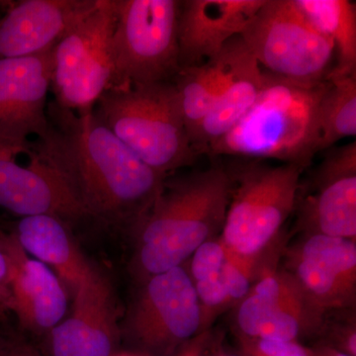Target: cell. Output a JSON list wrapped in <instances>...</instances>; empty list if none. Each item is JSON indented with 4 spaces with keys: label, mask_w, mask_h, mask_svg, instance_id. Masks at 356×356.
Returning <instances> with one entry per match:
<instances>
[{
    "label": "cell",
    "mask_w": 356,
    "mask_h": 356,
    "mask_svg": "<svg viewBox=\"0 0 356 356\" xmlns=\"http://www.w3.org/2000/svg\"><path fill=\"white\" fill-rule=\"evenodd\" d=\"M48 118L50 130L42 144L88 216L137 224L166 177L136 156L92 110L77 113L53 102Z\"/></svg>",
    "instance_id": "6da1fadb"
},
{
    "label": "cell",
    "mask_w": 356,
    "mask_h": 356,
    "mask_svg": "<svg viewBox=\"0 0 356 356\" xmlns=\"http://www.w3.org/2000/svg\"><path fill=\"white\" fill-rule=\"evenodd\" d=\"M231 186L222 166L165 178L153 205L135 225V267L143 281L184 266L200 245L221 234Z\"/></svg>",
    "instance_id": "7a4b0ae2"
},
{
    "label": "cell",
    "mask_w": 356,
    "mask_h": 356,
    "mask_svg": "<svg viewBox=\"0 0 356 356\" xmlns=\"http://www.w3.org/2000/svg\"><path fill=\"white\" fill-rule=\"evenodd\" d=\"M262 72L254 106L206 154L275 159L307 168L321 152L318 108L329 79L302 83Z\"/></svg>",
    "instance_id": "3957f363"
},
{
    "label": "cell",
    "mask_w": 356,
    "mask_h": 356,
    "mask_svg": "<svg viewBox=\"0 0 356 356\" xmlns=\"http://www.w3.org/2000/svg\"><path fill=\"white\" fill-rule=\"evenodd\" d=\"M93 114L136 156L166 177L195 161L175 83L163 81L110 88Z\"/></svg>",
    "instance_id": "277c9868"
},
{
    "label": "cell",
    "mask_w": 356,
    "mask_h": 356,
    "mask_svg": "<svg viewBox=\"0 0 356 356\" xmlns=\"http://www.w3.org/2000/svg\"><path fill=\"white\" fill-rule=\"evenodd\" d=\"M177 0H113L111 88L170 81L180 69Z\"/></svg>",
    "instance_id": "5b68a950"
},
{
    "label": "cell",
    "mask_w": 356,
    "mask_h": 356,
    "mask_svg": "<svg viewBox=\"0 0 356 356\" xmlns=\"http://www.w3.org/2000/svg\"><path fill=\"white\" fill-rule=\"evenodd\" d=\"M297 165L240 166L231 177V195L220 238L232 250L259 257L296 209L302 172Z\"/></svg>",
    "instance_id": "8992f818"
},
{
    "label": "cell",
    "mask_w": 356,
    "mask_h": 356,
    "mask_svg": "<svg viewBox=\"0 0 356 356\" xmlns=\"http://www.w3.org/2000/svg\"><path fill=\"white\" fill-rule=\"evenodd\" d=\"M262 70L288 81L318 83L334 70L336 49L294 0H266L241 35Z\"/></svg>",
    "instance_id": "52a82bcc"
},
{
    "label": "cell",
    "mask_w": 356,
    "mask_h": 356,
    "mask_svg": "<svg viewBox=\"0 0 356 356\" xmlns=\"http://www.w3.org/2000/svg\"><path fill=\"white\" fill-rule=\"evenodd\" d=\"M113 27V0H97L95 8L55 44L51 89L58 107L77 113L91 111L112 88Z\"/></svg>",
    "instance_id": "ba28073f"
},
{
    "label": "cell",
    "mask_w": 356,
    "mask_h": 356,
    "mask_svg": "<svg viewBox=\"0 0 356 356\" xmlns=\"http://www.w3.org/2000/svg\"><path fill=\"white\" fill-rule=\"evenodd\" d=\"M202 332L200 306L187 268L177 266L143 281L125 327L126 337L140 355L170 356Z\"/></svg>",
    "instance_id": "9c48e42d"
},
{
    "label": "cell",
    "mask_w": 356,
    "mask_h": 356,
    "mask_svg": "<svg viewBox=\"0 0 356 356\" xmlns=\"http://www.w3.org/2000/svg\"><path fill=\"white\" fill-rule=\"evenodd\" d=\"M0 207L21 218L51 215L67 222L88 216L38 139L0 140Z\"/></svg>",
    "instance_id": "30bf717a"
},
{
    "label": "cell",
    "mask_w": 356,
    "mask_h": 356,
    "mask_svg": "<svg viewBox=\"0 0 356 356\" xmlns=\"http://www.w3.org/2000/svg\"><path fill=\"white\" fill-rule=\"evenodd\" d=\"M236 322L240 336L301 343L321 337L325 316L312 305L291 274L267 269L238 303Z\"/></svg>",
    "instance_id": "8fae6325"
},
{
    "label": "cell",
    "mask_w": 356,
    "mask_h": 356,
    "mask_svg": "<svg viewBox=\"0 0 356 356\" xmlns=\"http://www.w3.org/2000/svg\"><path fill=\"white\" fill-rule=\"evenodd\" d=\"M285 270L323 316L355 308L356 241L303 234L288 250Z\"/></svg>",
    "instance_id": "7c38bea8"
},
{
    "label": "cell",
    "mask_w": 356,
    "mask_h": 356,
    "mask_svg": "<svg viewBox=\"0 0 356 356\" xmlns=\"http://www.w3.org/2000/svg\"><path fill=\"white\" fill-rule=\"evenodd\" d=\"M299 204L303 234L356 241V142L334 147L314 170Z\"/></svg>",
    "instance_id": "4fadbf2b"
},
{
    "label": "cell",
    "mask_w": 356,
    "mask_h": 356,
    "mask_svg": "<svg viewBox=\"0 0 356 356\" xmlns=\"http://www.w3.org/2000/svg\"><path fill=\"white\" fill-rule=\"evenodd\" d=\"M72 315L48 334L51 356H112L120 332L113 291L104 274L92 266L74 293Z\"/></svg>",
    "instance_id": "5bb4252c"
},
{
    "label": "cell",
    "mask_w": 356,
    "mask_h": 356,
    "mask_svg": "<svg viewBox=\"0 0 356 356\" xmlns=\"http://www.w3.org/2000/svg\"><path fill=\"white\" fill-rule=\"evenodd\" d=\"M53 49L31 57L0 58V140L23 142L48 135Z\"/></svg>",
    "instance_id": "9a60e30c"
},
{
    "label": "cell",
    "mask_w": 356,
    "mask_h": 356,
    "mask_svg": "<svg viewBox=\"0 0 356 356\" xmlns=\"http://www.w3.org/2000/svg\"><path fill=\"white\" fill-rule=\"evenodd\" d=\"M97 0H22L0 18V58L31 57L51 50Z\"/></svg>",
    "instance_id": "2e32d148"
},
{
    "label": "cell",
    "mask_w": 356,
    "mask_h": 356,
    "mask_svg": "<svg viewBox=\"0 0 356 356\" xmlns=\"http://www.w3.org/2000/svg\"><path fill=\"white\" fill-rule=\"evenodd\" d=\"M266 0H187L178 18L180 67L217 57L241 36Z\"/></svg>",
    "instance_id": "e0dca14e"
},
{
    "label": "cell",
    "mask_w": 356,
    "mask_h": 356,
    "mask_svg": "<svg viewBox=\"0 0 356 356\" xmlns=\"http://www.w3.org/2000/svg\"><path fill=\"white\" fill-rule=\"evenodd\" d=\"M0 248L10 261L13 313L23 329L49 334L67 313V289L50 267L29 257L13 233H0Z\"/></svg>",
    "instance_id": "ac0fdd59"
},
{
    "label": "cell",
    "mask_w": 356,
    "mask_h": 356,
    "mask_svg": "<svg viewBox=\"0 0 356 356\" xmlns=\"http://www.w3.org/2000/svg\"><path fill=\"white\" fill-rule=\"evenodd\" d=\"M259 257L236 254L220 236L204 243L191 255L187 271L200 306L203 332L210 330L219 314L247 296Z\"/></svg>",
    "instance_id": "d6986e66"
},
{
    "label": "cell",
    "mask_w": 356,
    "mask_h": 356,
    "mask_svg": "<svg viewBox=\"0 0 356 356\" xmlns=\"http://www.w3.org/2000/svg\"><path fill=\"white\" fill-rule=\"evenodd\" d=\"M262 72L242 37L232 39V65L228 81L191 138L198 154L231 132L254 106L261 95Z\"/></svg>",
    "instance_id": "ffe728a7"
},
{
    "label": "cell",
    "mask_w": 356,
    "mask_h": 356,
    "mask_svg": "<svg viewBox=\"0 0 356 356\" xmlns=\"http://www.w3.org/2000/svg\"><path fill=\"white\" fill-rule=\"evenodd\" d=\"M21 247L50 267L74 294L90 269L64 220L51 215L22 217L13 232Z\"/></svg>",
    "instance_id": "44dd1931"
},
{
    "label": "cell",
    "mask_w": 356,
    "mask_h": 356,
    "mask_svg": "<svg viewBox=\"0 0 356 356\" xmlns=\"http://www.w3.org/2000/svg\"><path fill=\"white\" fill-rule=\"evenodd\" d=\"M231 65L232 40L217 57L178 70L173 83L191 140L228 81Z\"/></svg>",
    "instance_id": "7402d4cb"
},
{
    "label": "cell",
    "mask_w": 356,
    "mask_h": 356,
    "mask_svg": "<svg viewBox=\"0 0 356 356\" xmlns=\"http://www.w3.org/2000/svg\"><path fill=\"white\" fill-rule=\"evenodd\" d=\"M318 32L331 40L337 62L329 76L356 72V6L350 0H294Z\"/></svg>",
    "instance_id": "603a6c76"
},
{
    "label": "cell",
    "mask_w": 356,
    "mask_h": 356,
    "mask_svg": "<svg viewBox=\"0 0 356 356\" xmlns=\"http://www.w3.org/2000/svg\"><path fill=\"white\" fill-rule=\"evenodd\" d=\"M327 79L329 86L318 108L320 151L356 135V72Z\"/></svg>",
    "instance_id": "cb8c5ba5"
},
{
    "label": "cell",
    "mask_w": 356,
    "mask_h": 356,
    "mask_svg": "<svg viewBox=\"0 0 356 356\" xmlns=\"http://www.w3.org/2000/svg\"><path fill=\"white\" fill-rule=\"evenodd\" d=\"M242 356H314L312 348L299 341L250 339L236 334Z\"/></svg>",
    "instance_id": "d4e9b609"
},
{
    "label": "cell",
    "mask_w": 356,
    "mask_h": 356,
    "mask_svg": "<svg viewBox=\"0 0 356 356\" xmlns=\"http://www.w3.org/2000/svg\"><path fill=\"white\" fill-rule=\"evenodd\" d=\"M221 337L207 330L182 344L170 356H215L222 348Z\"/></svg>",
    "instance_id": "484cf974"
},
{
    "label": "cell",
    "mask_w": 356,
    "mask_h": 356,
    "mask_svg": "<svg viewBox=\"0 0 356 356\" xmlns=\"http://www.w3.org/2000/svg\"><path fill=\"white\" fill-rule=\"evenodd\" d=\"M0 356H43L24 337L13 332H0Z\"/></svg>",
    "instance_id": "4316f807"
},
{
    "label": "cell",
    "mask_w": 356,
    "mask_h": 356,
    "mask_svg": "<svg viewBox=\"0 0 356 356\" xmlns=\"http://www.w3.org/2000/svg\"><path fill=\"white\" fill-rule=\"evenodd\" d=\"M13 309L10 261L6 252L0 248V320H4Z\"/></svg>",
    "instance_id": "83f0119b"
},
{
    "label": "cell",
    "mask_w": 356,
    "mask_h": 356,
    "mask_svg": "<svg viewBox=\"0 0 356 356\" xmlns=\"http://www.w3.org/2000/svg\"><path fill=\"white\" fill-rule=\"evenodd\" d=\"M312 350L314 356H350L322 343L318 344L315 348H312Z\"/></svg>",
    "instance_id": "f1b7e54d"
},
{
    "label": "cell",
    "mask_w": 356,
    "mask_h": 356,
    "mask_svg": "<svg viewBox=\"0 0 356 356\" xmlns=\"http://www.w3.org/2000/svg\"><path fill=\"white\" fill-rule=\"evenodd\" d=\"M215 356H242L240 355V353H228V351L224 350V348H221L219 351H218V353Z\"/></svg>",
    "instance_id": "f546056e"
},
{
    "label": "cell",
    "mask_w": 356,
    "mask_h": 356,
    "mask_svg": "<svg viewBox=\"0 0 356 356\" xmlns=\"http://www.w3.org/2000/svg\"><path fill=\"white\" fill-rule=\"evenodd\" d=\"M112 356H147V355H137V353H115V355H112Z\"/></svg>",
    "instance_id": "4dcf8cb0"
},
{
    "label": "cell",
    "mask_w": 356,
    "mask_h": 356,
    "mask_svg": "<svg viewBox=\"0 0 356 356\" xmlns=\"http://www.w3.org/2000/svg\"><path fill=\"white\" fill-rule=\"evenodd\" d=\"M6 3H7V2L0 1V6H4Z\"/></svg>",
    "instance_id": "1f68e13d"
}]
</instances>
